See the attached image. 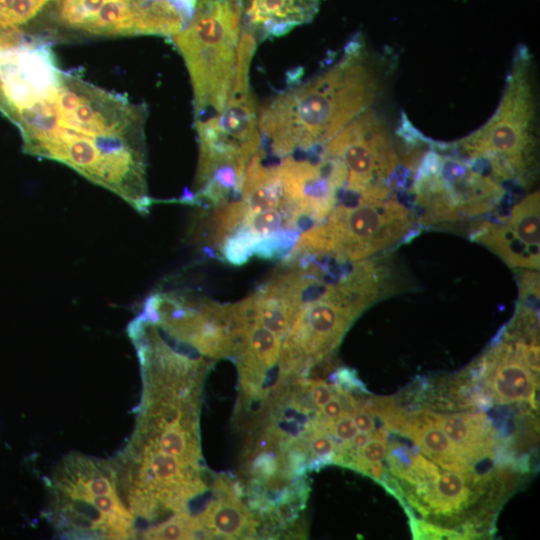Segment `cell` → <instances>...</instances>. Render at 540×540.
Masks as SVG:
<instances>
[{
  "label": "cell",
  "mask_w": 540,
  "mask_h": 540,
  "mask_svg": "<svg viewBox=\"0 0 540 540\" xmlns=\"http://www.w3.org/2000/svg\"><path fill=\"white\" fill-rule=\"evenodd\" d=\"M506 473L500 468L496 473L478 475L472 471L447 470L428 482L403 486L405 499L424 516L436 521L458 522L465 512L486 494L503 497Z\"/></svg>",
  "instance_id": "obj_12"
},
{
  "label": "cell",
  "mask_w": 540,
  "mask_h": 540,
  "mask_svg": "<svg viewBox=\"0 0 540 540\" xmlns=\"http://www.w3.org/2000/svg\"><path fill=\"white\" fill-rule=\"evenodd\" d=\"M46 517L66 539H129L135 518L118 486L114 461L73 452L47 480Z\"/></svg>",
  "instance_id": "obj_5"
},
{
  "label": "cell",
  "mask_w": 540,
  "mask_h": 540,
  "mask_svg": "<svg viewBox=\"0 0 540 540\" xmlns=\"http://www.w3.org/2000/svg\"><path fill=\"white\" fill-rule=\"evenodd\" d=\"M0 111L27 154L55 160L146 214V107L60 69L47 42L27 49L0 80Z\"/></svg>",
  "instance_id": "obj_1"
},
{
  "label": "cell",
  "mask_w": 540,
  "mask_h": 540,
  "mask_svg": "<svg viewBox=\"0 0 540 540\" xmlns=\"http://www.w3.org/2000/svg\"><path fill=\"white\" fill-rule=\"evenodd\" d=\"M239 38V0H197L188 25L170 38L189 72L195 121L221 112L231 99Z\"/></svg>",
  "instance_id": "obj_7"
},
{
  "label": "cell",
  "mask_w": 540,
  "mask_h": 540,
  "mask_svg": "<svg viewBox=\"0 0 540 540\" xmlns=\"http://www.w3.org/2000/svg\"><path fill=\"white\" fill-rule=\"evenodd\" d=\"M307 389L312 403L319 409L336 393L335 389L323 380L307 381Z\"/></svg>",
  "instance_id": "obj_25"
},
{
  "label": "cell",
  "mask_w": 540,
  "mask_h": 540,
  "mask_svg": "<svg viewBox=\"0 0 540 540\" xmlns=\"http://www.w3.org/2000/svg\"><path fill=\"white\" fill-rule=\"evenodd\" d=\"M198 167L194 187L220 168L246 170L261 149L259 107L251 88L231 97L219 113L195 121Z\"/></svg>",
  "instance_id": "obj_11"
},
{
  "label": "cell",
  "mask_w": 540,
  "mask_h": 540,
  "mask_svg": "<svg viewBox=\"0 0 540 540\" xmlns=\"http://www.w3.org/2000/svg\"><path fill=\"white\" fill-rule=\"evenodd\" d=\"M219 500L209 504L197 519L206 536L237 538L254 533L255 523L246 507L239 502L235 489L227 483L216 484Z\"/></svg>",
  "instance_id": "obj_18"
},
{
  "label": "cell",
  "mask_w": 540,
  "mask_h": 540,
  "mask_svg": "<svg viewBox=\"0 0 540 540\" xmlns=\"http://www.w3.org/2000/svg\"><path fill=\"white\" fill-rule=\"evenodd\" d=\"M497 254L507 265L538 270L540 265V197L534 191L513 206L497 222L480 224L472 235Z\"/></svg>",
  "instance_id": "obj_13"
},
{
  "label": "cell",
  "mask_w": 540,
  "mask_h": 540,
  "mask_svg": "<svg viewBox=\"0 0 540 540\" xmlns=\"http://www.w3.org/2000/svg\"><path fill=\"white\" fill-rule=\"evenodd\" d=\"M355 425L358 430L362 432H374L377 430V426L374 420L373 415L368 412L365 408L361 407L356 403L353 409L350 412Z\"/></svg>",
  "instance_id": "obj_26"
},
{
  "label": "cell",
  "mask_w": 540,
  "mask_h": 540,
  "mask_svg": "<svg viewBox=\"0 0 540 540\" xmlns=\"http://www.w3.org/2000/svg\"><path fill=\"white\" fill-rule=\"evenodd\" d=\"M538 106L533 55L514 50L500 102L490 118L452 147L499 182L529 186L536 175Z\"/></svg>",
  "instance_id": "obj_3"
},
{
  "label": "cell",
  "mask_w": 540,
  "mask_h": 540,
  "mask_svg": "<svg viewBox=\"0 0 540 540\" xmlns=\"http://www.w3.org/2000/svg\"><path fill=\"white\" fill-rule=\"evenodd\" d=\"M386 437L387 430L374 431L373 436L357 452L351 468L363 473L368 466L381 463L387 453Z\"/></svg>",
  "instance_id": "obj_21"
},
{
  "label": "cell",
  "mask_w": 540,
  "mask_h": 540,
  "mask_svg": "<svg viewBox=\"0 0 540 540\" xmlns=\"http://www.w3.org/2000/svg\"><path fill=\"white\" fill-rule=\"evenodd\" d=\"M321 0H239L240 29L258 43L310 22Z\"/></svg>",
  "instance_id": "obj_14"
},
{
  "label": "cell",
  "mask_w": 540,
  "mask_h": 540,
  "mask_svg": "<svg viewBox=\"0 0 540 540\" xmlns=\"http://www.w3.org/2000/svg\"><path fill=\"white\" fill-rule=\"evenodd\" d=\"M386 294L378 275L362 264L329 281L297 314L280 348V378L299 375L326 360L353 321Z\"/></svg>",
  "instance_id": "obj_6"
},
{
  "label": "cell",
  "mask_w": 540,
  "mask_h": 540,
  "mask_svg": "<svg viewBox=\"0 0 540 540\" xmlns=\"http://www.w3.org/2000/svg\"><path fill=\"white\" fill-rule=\"evenodd\" d=\"M410 438L427 457L447 470L471 471L469 462L458 452L443 430L428 415V410L408 412L398 431Z\"/></svg>",
  "instance_id": "obj_17"
},
{
  "label": "cell",
  "mask_w": 540,
  "mask_h": 540,
  "mask_svg": "<svg viewBox=\"0 0 540 540\" xmlns=\"http://www.w3.org/2000/svg\"><path fill=\"white\" fill-rule=\"evenodd\" d=\"M307 466L319 470L322 466L335 463L338 446L326 428L314 426L307 435Z\"/></svg>",
  "instance_id": "obj_20"
},
{
  "label": "cell",
  "mask_w": 540,
  "mask_h": 540,
  "mask_svg": "<svg viewBox=\"0 0 540 540\" xmlns=\"http://www.w3.org/2000/svg\"><path fill=\"white\" fill-rule=\"evenodd\" d=\"M281 338L261 326L252 324L237 349L241 383L246 390H261L266 373L279 359Z\"/></svg>",
  "instance_id": "obj_16"
},
{
  "label": "cell",
  "mask_w": 540,
  "mask_h": 540,
  "mask_svg": "<svg viewBox=\"0 0 540 540\" xmlns=\"http://www.w3.org/2000/svg\"><path fill=\"white\" fill-rule=\"evenodd\" d=\"M333 388L342 394L362 393L366 394L367 389L357 377L354 370L343 367L336 370L332 375Z\"/></svg>",
  "instance_id": "obj_23"
},
{
  "label": "cell",
  "mask_w": 540,
  "mask_h": 540,
  "mask_svg": "<svg viewBox=\"0 0 540 540\" xmlns=\"http://www.w3.org/2000/svg\"><path fill=\"white\" fill-rule=\"evenodd\" d=\"M320 153L342 164L348 192L360 195L399 184L395 176L401 163L399 150L387 123L372 108L344 127Z\"/></svg>",
  "instance_id": "obj_10"
},
{
  "label": "cell",
  "mask_w": 540,
  "mask_h": 540,
  "mask_svg": "<svg viewBox=\"0 0 540 540\" xmlns=\"http://www.w3.org/2000/svg\"><path fill=\"white\" fill-rule=\"evenodd\" d=\"M428 415L470 465L481 458L495 456L497 435L485 414L481 412L439 414L428 410Z\"/></svg>",
  "instance_id": "obj_15"
},
{
  "label": "cell",
  "mask_w": 540,
  "mask_h": 540,
  "mask_svg": "<svg viewBox=\"0 0 540 540\" xmlns=\"http://www.w3.org/2000/svg\"><path fill=\"white\" fill-rule=\"evenodd\" d=\"M260 237L240 224L229 236H227L219 249L224 260L232 265H243L251 256Z\"/></svg>",
  "instance_id": "obj_19"
},
{
  "label": "cell",
  "mask_w": 540,
  "mask_h": 540,
  "mask_svg": "<svg viewBox=\"0 0 540 540\" xmlns=\"http://www.w3.org/2000/svg\"><path fill=\"white\" fill-rule=\"evenodd\" d=\"M414 539H465L461 531L444 528L414 518L409 519Z\"/></svg>",
  "instance_id": "obj_22"
},
{
  "label": "cell",
  "mask_w": 540,
  "mask_h": 540,
  "mask_svg": "<svg viewBox=\"0 0 540 540\" xmlns=\"http://www.w3.org/2000/svg\"><path fill=\"white\" fill-rule=\"evenodd\" d=\"M414 221L392 187L373 189L358 195L355 204L335 205L324 220L299 235L287 255L314 253L347 262L365 260L406 239Z\"/></svg>",
  "instance_id": "obj_8"
},
{
  "label": "cell",
  "mask_w": 540,
  "mask_h": 540,
  "mask_svg": "<svg viewBox=\"0 0 540 540\" xmlns=\"http://www.w3.org/2000/svg\"><path fill=\"white\" fill-rule=\"evenodd\" d=\"M197 0H53L50 30L60 35L171 38L190 22Z\"/></svg>",
  "instance_id": "obj_9"
},
{
  "label": "cell",
  "mask_w": 540,
  "mask_h": 540,
  "mask_svg": "<svg viewBox=\"0 0 540 540\" xmlns=\"http://www.w3.org/2000/svg\"><path fill=\"white\" fill-rule=\"evenodd\" d=\"M400 160L424 223L455 222L487 213L502 201L501 182L478 169L451 143L427 138L413 124L399 136Z\"/></svg>",
  "instance_id": "obj_4"
},
{
  "label": "cell",
  "mask_w": 540,
  "mask_h": 540,
  "mask_svg": "<svg viewBox=\"0 0 540 540\" xmlns=\"http://www.w3.org/2000/svg\"><path fill=\"white\" fill-rule=\"evenodd\" d=\"M383 75L363 36H353L333 65L259 108L262 141L281 158L298 151L319 154L344 127L372 108L382 91Z\"/></svg>",
  "instance_id": "obj_2"
},
{
  "label": "cell",
  "mask_w": 540,
  "mask_h": 540,
  "mask_svg": "<svg viewBox=\"0 0 540 540\" xmlns=\"http://www.w3.org/2000/svg\"><path fill=\"white\" fill-rule=\"evenodd\" d=\"M328 430L337 440L342 442H348L358 432L350 412H345L333 420Z\"/></svg>",
  "instance_id": "obj_24"
}]
</instances>
